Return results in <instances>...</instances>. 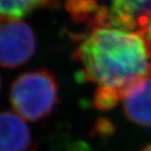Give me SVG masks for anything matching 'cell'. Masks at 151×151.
I'll use <instances>...</instances> for the list:
<instances>
[{
    "label": "cell",
    "mask_w": 151,
    "mask_h": 151,
    "mask_svg": "<svg viewBox=\"0 0 151 151\" xmlns=\"http://www.w3.org/2000/svg\"><path fill=\"white\" fill-rule=\"evenodd\" d=\"M86 80L97 85L93 105L108 110L139 81L151 77V39L141 32L96 26L73 52Z\"/></svg>",
    "instance_id": "cell-1"
},
{
    "label": "cell",
    "mask_w": 151,
    "mask_h": 151,
    "mask_svg": "<svg viewBox=\"0 0 151 151\" xmlns=\"http://www.w3.org/2000/svg\"><path fill=\"white\" fill-rule=\"evenodd\" d=\"M9 101L23 120L35 122L44 119L58 102L56 79L44 69L22 73L13 82Z\"/></svg>",
    "instance_id": "cell-2"
},
{
    "label": "cell",
    "mask_w": 151,
    "mask_h": 151,
    "mask_svg": "<svg viewBox=\"0 0 151 151\" xmlns=\"http://www.w3.org/2000/svg\"><path fill=\"white\" fill-rule=\"evenodd\" d=\"M36 50L31 26L20 20H0V66L16 68L25 64Z\"/></svg>",
    "instance_id": "cell-3"
},
{
    "label": "cell",
    "mask_w": 151,
    "mask_h": 151,
    "mask_svg": "<svg viewBox=\"0 0 151 151\" xmlns=\"http://www.w3.org/2000/svg\"><path fill=\"white\" fill-rule=\"evenodd\" d=\"M111 26L130 32H143L151 20V0H112Z\"/></svg>",
    "instance_id": "cell-4"
},
{
    "label": "cell",
    "mask_w": 151,
    "mask_h": 151,
    "mask_svg": "<svg viewBox=\"0 0 151 151\" xmlns=\"http://www.w3.org/2000/svg\"><path fill=\"white\" fill-rule=\"evenodd\" d=\"M122 102L128 120L137 125L151 127V77L132 85Z\"/></svg>",
    "instance_id": "cell-5"
},
{
    "label": "cell",
    "mask_w": 151,
    "mask_h": 151,
    "mask_svg": "<svg viewBox=\"0 0 151 151\" xmlns=\"http://www.w3.org/2000/svg\"><path fill=\"white\" fill-rule=\"evenodd\" d=\"M32 144L29 128L17 113L0 112V151H27Z\"/></svg>",
    "instance_id": "cell-6"
},
{
    "label": "cell",
    "mask_w": 151,
    "mask_h": 151,
    "mask_svg": "<svg viewBox=\"0 0 151 151\" xmlns=\"http://www.w3.org/2000/svg\"><path fill=\"white\" fill-rule=\"evenodd\" d=\"M56 0H0V20H19L37 9L50 6Z\"/></svg>",
    "instance_id": "cell-7"
},
{
    "label": "cell",
    "mask_w": 151,
    "mask_h": 151,
    "mask_svg": "<svg viewBox=\"0 0 151 151\" xmlns=\"http://www.w3.org/2000/svg\"><path fill=\"white\" fill-rule=\"evenodd\" d=\"M101 6L97 0H67L66 9L76 21L87 22L92 26Z\"/></svg>",
    "instance_id": "cell-8"
},
{
    "label": "cell",
    "mask_w": 151,
    "mask_h": 151,
    "mask_svg": "<svg viewBox=\"0 0 151 151\" xmlns=\"http://www.w3.org/2000/svg\"><path fill=\"white\" fill-rule=\"evenodd\" d=\"M143 33L145 34V35H147L149 38L151 39V20H150V22H149V24H148V26H147V28L145 29Z\"/></svg>",
    "instance_id": "cell-9"
},
{
    "label": "cell",
    "mask_w": 151,
    "mask_h": 151,
    "mask_svg": "<svg viewBox=\"0 0 151 151\" xmlns=\"http://www.w3.org/2000/svg\"><path fill=\"white\" fill-rule=\"evenodd\" d=\"M142 151H151V144L148 145V146H146Z\"/></svg>",
    "instance_id": "cell-10"
}]
</instances>
